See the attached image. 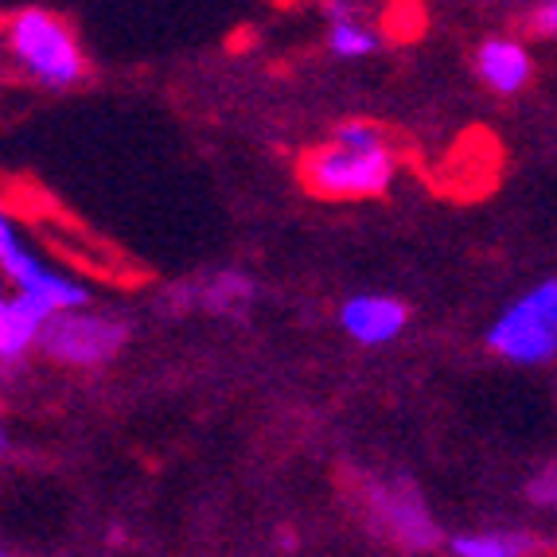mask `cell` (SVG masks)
Instances as JSON below:
<instances>
[{"label": "cell", "instance_id": "cell-4", "mask_svg": "<svg viewBox=\"0 0 557 557\" xmlns=\"http://www.w3.org/2000/svg\"><path fill=\"white\" fill-rule=\"evenodd\" d=\"M487 347L519 367H539L557 355V277L522 293L487 332Z\"/></svg>", "mask_w": 557, "mask_h": 557}, {"label": "cell", "instance_id": "cell-9", "mask_svg": "<svg viewBox=\"0 0 557 557\" xmlns=\"http://www.w3.org/2000/svg\"><path fill=\"white\" fill-rule=\"evenodd\" d=\"M47 324V317L39 308H32L28 300L4 297L0 293V367H16L24 355L36 347L39 327Z\"/></svg>", "mask_w": 557, "mask_h": 557}, {"label": "cell", "instance_id": "cell-10", "mask_svg": "<svg viewBox=\"0 0 557 557\" xmlns=\"http://www.w3.org/2000/svg\"><path fill=\"white\" fill-rule=\"evenodd\" d=\"M327 20H332V28H327V44H332V51L339 59H362L379 47V36H371V32L362 28L359 16H355V9L347 4V0H332V4H327Z\"/></svg>", "mask_w": 557, "mask_h": 557}, {"label": "cell", "instance_id": "cell-13", "mask_svg": "<svg viewBox=\"0 0 557 557\" xmlns=\"http://www.w3.org/2000/svg\"><path fill=\"white\" fill-rule=\"evenodd\" d=\"M527 495H530V503H539V507L557 511V465L542 468V472L527 483Z\"/></svg>", "mask_w": 557, "mask_h": 557}, {"label": "cell", "instance_id": "cell-15", "mask_svg": "<svg viewBox=\"0 0 557 557\" xmlns=\"http://www.w3.org/2000/svg\"><path fill=\"white\" fill-rule=\"evenodd\" d=\"M9 448V433H4V421H0V453Z\"/></svg>", "mask_w": 557, "mask_h": 557}, {"label": "cell", "instance_id": "cell-6", "mask_svg": "<svg viewBox=\"0 0 557 557\" xmlns=\"http://www.w3.org/2000/svg\"><path fill=\"white\" fill-rule=\"evenodd\" d=\"M367 503H371V515L394 542L409 549H425L437 542V522L429 519L425 503L421 495L409 487V483H371L367 492Z\"/></svg>", "mask_w": 557, "mask_h": 557}, {"label": "cell", "instance_id": "cell-1", "mask_svg": "<svg viewBox=\"0 0 557 557\" xmlns=\"http://www.w3.org/2000/svg\"><path fill=\"white\" fill-rule=\"evenodd\" d=\"M0 44L12 63L47 90H71L90 75L86 51L63 16L47 9H16L0 24Z\"/></svg>", "mask_w": 557, "mask_h": 557}, {"label": "cell", "instance_id": "cell-3", "mask_svg": "<svg viewBox=\"0 0 557 557\" xmlns=\"http://www.w3.org/2000/svg\"><path fill=\"white\" fill-rule=\"evenodd\" d=\"M0 273L9 277L12 297L28 300L47 320L55 317V312H75V308L90 305V288L78 285L66 273L51 270L28 242H24V234L16 231V223L9 219L4 207H0Z\"/></svg>", "mask_w": 557, "mask_h": 557}, {"label": "cell", "instance_id": "cell-12", "mask_svg": "<svg viewBox=\"0 0 557 557\" xmlns=\"http://www.w3.org/2000/svg\"><path fill=\"white\" fill-rule=\"evenodd\" d=\"M527 549H534V542L522 534H503V530H480V534L453 539L456 557H522Z\"/></svg>", "mask_w": 557, "mask_h": 557}, {"label": "cell", "instance_id": "cell-14", "mask_svg": "<svg viewBox=\"0 0 557 557\" xmlns=\"http://www.w3.org/2000/svg\"><path fill=\"white\" fill-rule=\"evenodd\" d=\"M530 32L542 39H557V0H546V4H539V9L530 12Z\"/></svg>", "mask_w": 557, "mask_h": 557}, {"label": "cell", "instance_id": "cell-8", "mask_svg": "<svg viewBox=\"0 0 557 557\" xmlns=\"http://www.w3.org/2000/svg\"><path fill=\"white\" fill-rule=\"evenodd\" d=\"M475 75L492 86L495 94H519L530 83L534 66H530L527 47L515 39H487L475 51Z\"/></svg>", "mask_w": 557, "mask_h": 557}, {"label": "cell", "instance_id": "cell-7", "mask_svg": "<svg viewBox=\"0 0 557 557\" xmlns=\"http://www.w3.org/2000/svg\"><path fill=\"white\" fill-rule=\"evenodd\" d=\"M406 320L409 308L394 297H351L339 312V324L347 327V335H355L367 347L391 344L394 335L406 327Z\"/></svg>", "mask_w": 557, "mask_h": 557}, {"label": "cell", "instance_id": "cell-5", "mask_svg": "<svg viewBox=\"0 0 557 557\" xmlns=\"http://www.w3.org/2000/svg\"><path fill=\"white\" fill-rule=\"evenodd\" d=\"M129 339V324L110 312H90V308H75V312H55L39 327L36 347L47 359L63 362V367H106L113 355Z\"/></svg>", "mask_w": 557, "mask_h": 557}, {"label": "cell", "instance_id": "cell-11", "mask_svg": "<svg viewBox=\"0 0 557 557\" xmlns=\"http://www.w3.org/2000/svg\"><path fill=\"white\" fill-rule=\"evenodd\" d=\"M187 300L196 297L203 308H211V312H231V308L246 305V300H253V281L246 277V273H234V270H223L214 273V277H207L199 288H191V293H184Z\"/></svg>", "mask_w": 557, "mask_h": 557}, {"label": "cell", "instance_id": "cell-16", "mask_svg": "<svg viewBox=\"0 0 557 557\" xmlns=\"http://www.w3.org/2000/svg\"><path fill=\"white\" fill-rule=\"evenodd\" d=\"M0 557H9V554H4V549H0Z\"/></svg>", "mask_w": 557, "mask_h": 557}, {"label": "cell", "instance_id": "cell-2", "mask_svg": "<svg viewBox=\"0 0 557 557\" xmlns=\"http://www.w3.org/2000/svg\"><path fill=\"white\" fill-rule=\"evenodd\" d=\"M398 157L391 145H371V149H355L327 140L300 157V180L312 196L320 199H374L386 196L394 184Z\"/></svg>", "mask_w": 557, "mask_h": 557}]
</instances>
